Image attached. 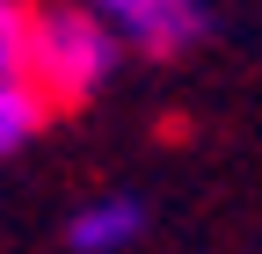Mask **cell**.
<instances>
[{
    "label": "cell",
    "mask_w": 262,
    "mask_h": 254,
    "mask_svg": "<svg viewBox=\"0 0 262 254\" xmlns=\"http://www.w3.org/2000/svg\"><path fill=\"white\" fill-rule=\"evenodd\" d=\"M73 8L110 22L124 37V51H139V58H182L211 37L204 0H73Z\"/></svg>",
    "instance_id": "7a4b0ae2"
},
{
    "label": "cell",
    "mask_w": 262,
    "mask_h": 254,
    "mask_svg": "<svg viewBox=\"0 0 262 254\" xmlns=\"http://www.w3.org/2000/svg\"><path fill=\"white\" fill-rule=\"evenodd\" d=\"M44 116H51V102H44L29 80H0V160H8V153H22L29 138H37Z\"/></svg>",
    "instance_id": "277c9868"
},
{
    "label": "cell",
    "mask_w": 262,
    "mask_h": 254,
    "mask_svg": "<svg viewBox=\"0 0 262 254\" xmlns=\"http://www.w3.org/2000/svg\"><path fill=\"white\" fill-rule=\"evenodd\" d=\"M29 22H37V8H29V0H0V80H22Z\"/></svg>",
    "instance_id": "5b68a950"
},
{
    "label": "cell",
    "mask_w": 262,
    "mask_h": 254,
    "mask_svg": "<svg viewBox=\"0 0 262 254\" xmlns=\"http://www.w3.org/2000/svg\"><path fill=\"white\" fill-rule=\"evenodd\" d=\"M139 233H146V204L139 196H117V189L66 218V247H73V254H124Z\"/></svg>",
    "instance_id": "3957f363"
},
{
    "label": "cell",
    "mask_w": 262,
    "mask_h": 254,
    "mask_svg": "<svg viewBox=\"0 0 262 254\" xmlns=\"http://www.w3.org/2000/svg\"><path fill=\"white\" fill-rule=\"evenodd\" d=\"M117 58H124L117 29L95 22L88 8H73V0H58V8H37V22H29L22 80L37 87L51 109H80V102H95V94L117 80Z\"/></svg>",
    "instance_id": "6da1fadb"
}]
</instances>
